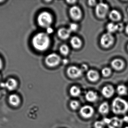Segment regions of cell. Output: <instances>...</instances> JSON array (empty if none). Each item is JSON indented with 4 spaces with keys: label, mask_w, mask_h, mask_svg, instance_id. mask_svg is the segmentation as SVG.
Returning <instances> with one entry per match:
<instances>
[{
    "label": "cell",
    "mask_w": 128,
    "mask_h": 128,
    "mask_svg": "<svg viewBox=\"0 0 128 128\" xmlns=\"http://www.w3.org/2000/svg\"><path fill=\"white\" fill-rule=\"evenodd\" d=\"M88 68V67L87 65L85 64H84L82 65V66H81L80 69L83 72V71H86L87 70Z\"/></svg>",
    "instance_id": "cell-29"
},
{
    "label": "cell",
    "mask_w": 128,
    "mask_h": 128,
    "mask_svg": "<svg viewBox=\"0 0 128 128\" xmlns=\"http://www.w3.org/2000/svg\"><path fill=\"white\" fill-rule=\"evenodd\" d=\"M83 71L80 68L76 66L69 67L67 70L68 76L71 78L76 79L82 76Z\"/></svg>",
    "instance_id": "cell-8"
},
{
    "label": "cell",
    "mask_w": 128,
    "mask_h": 128,
    "mask_svg": "<svg viewBox=\"0 0 128 128\" xmlns=\"http://www.w3.org/2000/svg\"><path fill=\"white\" fill-rule=\"evenodd\" d=\"M89 5L91 6H94L96 4V2L95 1H89L88 2Z\"/></svg>",
    "instance_id": "cell-30"
},
{
    "label": "cell",
    "mask_w": 128,
    "mask_h": 128,
    "mask_svg": "<svg viewBox=\"0 0 128 128\" xmlns=\"http://www.w3.org/2000/svg\"><path fill=\"white\" fill-rule=\"evenodd\" d=\"M78 26L76 23H72L70 24L69 28L68 29L71 32L75 31L77 29Z\"/></svg>",
    "instance_id": "cell-28"
},
{
    "label": "cell",
    "mask_w": 128,
    "mask_h": 128,
    "mask_svg": "<svg viewBox=\"0 0 128 128\" xmlns=\"http://www.w3.org/2000/svg\"><path fill=\"white\" fill-rule=\"evenodd\" d=\"M38 22L41 27L47 28L50 27L52 22V17L50 13L44 11L40 14L38 17Z\"/></svg>",
    "instance_id": "cell-3"
},
{
    "label": "cell",
    "mask_w": 128,
    "mask_h": 128,
    "mask_svg": "<svg viewBox=\"0 0 128 128\" xmlns=\"http://www.w3.org/2000/svg\"><path fill=\"white\" fill-rule=\"evenodd\" d=\"M2 65H3V64H2V60L0 58V70L2 68Z\"/></svg>",
    "instance_id": "cell-34"
},
{
    "label": "cell",
    "mask_w": 128,
    "mask_h": 128,
    "mask_svg": "<svg viewBox=\"0 0 128 128\" xmlns=\"http://www.w3.org/2000/svg\"><path fill=\"white\" fill-rule=\"evenodd\" d=\"M112 67L116 70H122L124 66V63L123 61L119 59H116L112 61L111 63Z\"/></svg>",
    "instance_id": "cell-14"
},
{
    "label": "cell",
    "mask_w": 128,
    "mask_h": 128,
    "mask_svg": "<svg viewBox=\"0 0 128 128\" xmlns=\"http://www.w3.org/2000/svg\"><path fill=\"white\" fill-rule=\"evenodd\" d=\"M53 30L52 28L50 27L47 28V34H52L53 32Z\"/></svg>",
    "instance_id": "cell-32"
},
{
    "label": "cell",
    "mask_w": 128,
    "mask_h": 128,
    "mask_svg": "<svg viewBox=\"0 0 128 128\" xmlns=\"http://www.w3.org/2000/svg\"><path fill=\"white\" fill-rule=\"evenodd\" d=\"M8 101L10 104L14 107L18 106L20 103V97L16 94H12L10 95L8 98Z\"/></svg>",
    "instance_id": "cell-15"
},
{
    "label": "cell",
    "mask_w": 128,
    "mask_h": 128,
    "mask_svg": "<svg viewBox=\"0 0 128 128\" xmlns=\"http://www.w3.org/2000/svg\"><path fill=\"white\" fill-rule=\"evenodd\" d=\"M126 32L128 34V25H127V26L126 27Z\"/></svg>",
    "instance_id": "cell-36"
},
{
    "label": "cell",
    "mask_w": 128,
    "mask_h": 128,
    "mask_svg": "<svg viewBox=\"0 0 128 128\" xmlns=\"http://www.w3.org/2000/svg\"><path fill=\"white\" fill-rule=\"evenodd\" d=\"M123 123L122 119L117 116H114L110 118L107 125L108 128H122Z\"/></svg>",
    "instance_id": "cell-9"
},
{
    "label": "cell",
    "mask_w": 128,
    "mask_h": 128,
    "mask_svg": "<svg viewBox=\"0 0 128 128\" xmlns=\"http://www.w3.org/2000/svg\"><path fill=\"white\" fill-rule=\"evenodd\" d=\"M123 122H125V123H128V116L125 115L123 118H122Z\"/></svg>",
    "instance_id": "cell-33"
},
{
    "label": "cell",
    "mask_w": 128,
    "mask_h": 128,
    "mask_svg": "<svg viewBox=\"0 0 128 128\" xmlns=\"http://www.w3.org/2000/svg\"><path fill=\"white\" fill-rule=\"evenodd\" d=\"M71 32L68 29L62 28L60 29L58 32V35L60 38L63 40L68 39L70 37Z\"/></svg>",
    "instance_id": "cell-17"
},
{
    "label": "cell",
    "mask_w": 128,
    "mask_h": 128,
    "mask_svg": "<svg viewBox=\"0 0 128 128\" xmlns=\"http://www.w3.org/2000/svg\"><path fill=\"white\" fill-rule=\"evenodd\" d=\"M109 7L107 4L103 2L98 3L96 7V15L100 18H104L106 17L109 11Z\"/></svg>",
    "instance_id": "cell-4"
},
{
    "label": "cell",
    "mask_w": 128,
    "mask_h": 128,
    "mask_svg": "<svg viewBox=\"0 0 128 128\" xmlns=\"http://www.w3.org/2000/svg\"><path fill=\"white\" fill-rule=\"evenodd\" d=\"M116 92L119 96H124L128 94V89L126 86L124 85H120L116 89Z\"/></svg>",
    "instance_id": "cell-19"
},
{
    "label": "cell",
    "mask_w": 128,
    "mask_h": 128,
    "mask_svg": "<svg viewBox=\"0 0 128 128\" xmlns=\"http://www.w3.org/2000/svg\"><path fill=\"white\" fill-rule=\"evenodd\" d=\"M70 44L74 49H79L82 46V42L80 39L77 37H72L70 40Z\"/></svg>",
    "instance_id": "cell-21"
},
{
    "label": "cell",
    "mask_w": 128,
    "mask_h": 128,
    "mask_svg": "<svg viewBox=\"0 0 128 128\" xmlns=\"http://www.w3.org/2000/svg\"><path fill=\"white\" fill-rule=\"evenodd\" d=\"M18 85L17 81L13 78H10L4 83H2L0 84L1 87L6 88L9 91L15 90Z\"/></svg>",
    "instance_id": "cell-10"
},
{
    "label": "cell",
    "mask_w": 128,
    "mask_h": 128,
    "mask_svg": "<svg viewBox=\"0 0 128 128\" xmlns=\"http://www.w3.org/2000/svg\"><path fill=\"white\" fill-rule=\"evenodd\" d=\"M60 60V58L58 54L52 53L46 56L45 62L48 66L54 67L59 64Z\"/></svg>",
    "instance_id": "cell-5"
},
{
    "label": "cell",
    "mask_w": 128,
    "mask_h": 128,
    "mask_svg": "<svg viewBox=\"0 0 128 128\" xmlns=\"http://www.w3.org/2000/svg\"><path fill=\"white\" fill-rule=\"evenodd\" d=\"M67 2L69 4H74V2H76V1H67Z\"/></svg>",
    "instance_id": "cell-35"
},
{
    "label": "cell",
    "mask_w": 128,
    "mask_h": 128,
    "mask_svg": "<svg viewBox=\"0 0 128 128\" xmlns=\"http://www.w3.org/2000/svg\"><path fill=\"white\" fill-rule=\"evenodd\" d=\"M70 106L72 109L75 110L78 109L80 106V103L77 101L72 100L70 103Z\"/></svg>",
    "instance_id": "cell-26"
},
{
    "label": "cell",
    "mask_w": 128,
    "mask_h": 128,
    "mask_svg": "<svg viewBox=\"0 0 128 128\" xmlns=\"http://www.w3.org/2000/svg\"><path fill=\"white\" fill-rule=\"evenodd\" d=\"M115 91H116L113 86L111 85H108L103 87L102 90V94L106 98H110L114 95Z\"/></svg>",
    "instance_id": "cell-11"
},
{
    "label": "cell",
    "mask_w": 128,
    "mask_h": 128,
    "mask_svg": "<svg viewBox=\"0 0 128 128\" xmlns=\"http://www.w3.org/2000/svg\"><path fill=\"white\" fill-rule=\"evenodd\" d=\"M111 110L115 115H125L128 112V102L124 98L116 97L112 101Z\"/></svg>",
    "instance_id": "cell-2"
},
{
    "label": "cell",
    "mask_w": 128,
    "mask_h": 128,
    "mask_svg": "<svg viewBox=\"0 0 128 128\" xmlns=\"http://www.w3.org/2000/svg\"><path fill=\"white\" fill-rule=\"evenodd\" d=\"M117 26H118V31H122L124 28L123 25L122 24H118Z\"/></svg>",
    "instance_id": "cell-31"
},
{
    "label": "cell",
    "mask_w": 128,
    "mask_h": 128,
    "mask_svg": "<svg viewBox=\"0 0 128 128\" xmlns=\"http://www.w3.org/2000/svg\"><path fill=\"white\" fill-rule=\"evenodd\" d=\"M106 28L108 32L111 34L118 31V26L113 23H110L107 25Z\"/></svg>",
    "instance_id": "cell-23"
},
{
    "label": "cell",
    "mask_w": 128,
    "mask_h": 128,
    "mask_svg": "<svg viewBox=\"0 0 128 128\" xmlns=\"http://www.w3.org/2000/svg\"><path fill=\"white\" fill-rule=\"evenodd\" d=\"M124 128H128V126H126V127H125Z\"/></svg>",
    "instance_id": "cell-38"
},
{
    "label": "cell",
    "mask_w": 128,
    "mask_h": 128,
    "mask_svg": "<svg viewBox=\"0 0 128 128\" xmlns=\"http://www.w3.org/2000/svg\"><path fill=\"white\" fill-rule=\"evenodd\" d=\"M98 112L103 115H108L110 112V106L107 102H104L100 104L98 107Z\"/></svg>",
    "instance_id": "cell-13"
},
{
    "label": "cell",
    "mask_w": 128,
    "mask_h": 128,
    "mask_svg": "<svg viewBox=\"0 0 128 128\" xmlns=\"http://www.w3.org/2000/svg\"><path fill=\"white\" fill-rule=\"evenodd\" d=\"M0 78H1V76H0Z\"/></svg>",
    "instance_id": "cell-40"
},
{
    "label": "cell",
    "mask_w": 128,
    "mask_h": 128,
    "mask_svg": "<svg viewBox=\"0 0 128 128\" xmlns=\"http://www.w3.org/2000/svg\"><path fill=\"white\" fill-rule=\"evenodd\" d=\"M114 41L113 36L110 33H106L104 34L100 39V44L104 48H108L113 44Z\"/></svg>",
    "instance_id": "cell-6"
},
{
    "label": "cell",
    "mask_w": 128,
    "mask_h": 128,
    "mask_svg": "<svg viewBox=\"0 0 128 128\" xmlns=\"http://www.w3.org/2000/svg\"></svg>",
    "instance_id": "cell-42"
},
{
    "label": "cell",
    "mask_w": 128,
    "mask_h": 128,
    "mask_svg": "<svg viewBox=\"0 0 128 128\" xmlns=\"http://www.w3.org/2000/svg\"><path fill=\"white\" fill-rule=\"evenodd\" d=\"M69 13L71 17L74 20H79L82 17V11L80 8L77 6L72 7L69 10Z\"/></svg>",
    "instance_id": "cell-12"
},
{
    "label": "cell",
    "mask_w": 128,
    "mask_h": 128,
    "mask_svg": "<svg viewBox=\"0 0 128 128\" xmlns=\"http://www.w3.org/2000/svg\"><path fill=\"white\" fill-rule=\"evenodd\" d=\"M86 76L88 79L91 82H96L99 78L98 73L96 71L93 70L89 71L87 72Z\"/></svg>",
    "instance_id": "cell-16"
},
{
    "label": "cell",
    "mask_w": 128,
    "mask_h": 128,
    "mask_svg": "<svg viewBox=\"0 0 128 128\" xmlns=\"http://www.w3.org/2000/svg\"><path fill=\"white\" fill-rule=\"evenodd\" d=\"M60 52L64 55H67L69 53V49L68 46L66 44H63L61 46L60 48Z\"/></svg>",
    "instance_id": "cell-24"
},
{
    "label": "cell",
    "mask_w": 128,
    "mask_h": 128,
    "mask_svg": "<svg viewBox=\"0 0 128 128\" xmlns=\"http://www.w3.org/2000/svg\"><path fill=\"white\" fill-rule=\"evenodd\" d=\"M98 97L97 93L92 91H89L86 95V99L90 102H95L98 100Z\"/></svg>",
    "instance_id": "cell-18"
},
{
    "label": "cell",
    "mask_w": 128,
    "mask_h": 128,
    "mask_svg": "<svg viewBox=\"0 0 128 128\" xmlns=\"http://www.w3.org/2000/svg\"><path fill=\"white\" fill-rule=\"evenodd\" d=\"M81 91L80 88L76 86H72L70 89V94L74 97H78L80 94Z\"/></svg>",
    "instance_id": "cell-22"
},
{
    "label": "cell",
    "mask_w": 128,
    "mask_h": 128,
    "mask_svg": "<svg viewBox=\"0 0 128 128\" xmlns=\"http://www.w3.org/2000/svg\"><path fill=\"white\" fill-rule=\"evenodd\" d=\"M0 95H1V92H0Z\"/></svg>",
    "instance_id": "cell-39"
},
{
    "label": "cell",
    "mask_w": 128,
    "mask_h": 128,
    "mask_svg": "<svg viewBox=\"0 0 128 128\" xmlns=\"http://www.w3.org/2000/svg\"></svg>",
    "instance_id": "cell-41"
},
{
    "label": "cell",
    "mask_w": 128,
    "mask_h": 128,
    "mask_svg": "<svg viewBox=\"0 0 128 128\" xmlns=\"http://www.w3.org/2000/svg\"><path fill=\"white\" fill-rule=\"evenodd\" d=\"M111 70L110 68L108 67H105L103 68L102 71V74L104 76L107 77L110 75Z\"/></svg>",
    "instance_id": "cell-25"
},
{
    "label": "cell",
    "mask_w": 128,
    "mask_h": 128,
    "mask_svg": "<svg viewBox=\"0 0 128 128\" xmlns=\"http://www.w3.org/2000/svg\"><path fill=\"white\" fill-rule=\"evenodd\" d=\"M94 109L89 105H85L80 108V114L85 118H89L92 116L94 113Z\"/></svg>",
    "instance_id": "cell-7"
},
{
    "label": "cell",
    "mask_w": 128,
    "mask_h": 128,
    "mask_svg": "<svg viewBox=\"0 0 128 128\" xmlns=\"http://www.w3.org/2000/svg\"><path fill=\"white\" fill-rule=\"evenodd\" d=\"M32 43L33 46L37 50L45 51L48 49L50 45V38L47 33L40 32L34 36Z\"/></svg>",
    "instance_id": "cell-1"
},
{
    "label": "cell",
    "mask_w": 128,
    "mask_h": 128,
    "mask_svg": "<svg viewBox=\"0 0 128 128\" xmlns=\"http://www.w3.org/2000/svg\"><path fill=\"white\" fill-rule=\"evenodd\" d=\"M109 17L112 21L116 22L121 20L122 16L118 11L114 10L110 12Z\"/></svg>",
    "instance_id": "cell-20"
},
{
    "label": "cell",
    "mask_w": 128,
    "mask_h": 128,
    "mask_svg": "<svg viewBox=\"0 0 128 128\" xmlns=\"http://www.w3.org/2000/svg\"><path fill=\"white\" fill-rule=\"evenodd\" d=\"M63 62H64V64H67L68 62V60H67V59H64V60H63Z\"/></svg>",
    "instance_id": "cell-37"
},
{
    "label": "cell",
    "mask_w": 128,
    "mask_h": 128,
    "mask_svg": "<svg viewBox=\"0 0 128 128\" xmlns=\"http://www.w3.org/2000/svg\"><path fill=\"white\" fill-rule=\"evenodd\" d=\"M106 124L102 121H96L94 124V127L95 128H104Z\"/></svg>",
    "instance_id": "cell-27"
}]
</instances>
